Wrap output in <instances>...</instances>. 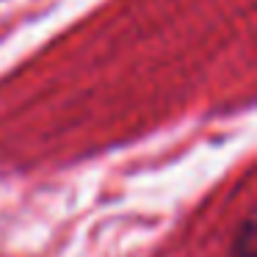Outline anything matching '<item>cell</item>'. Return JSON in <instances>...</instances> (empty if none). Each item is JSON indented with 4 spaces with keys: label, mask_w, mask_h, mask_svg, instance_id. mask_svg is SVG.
Listing matches in <instances>:
<instances>
[{
    "label": "cell",
    "mask_w": 257,
    "mask_h": 257,
    "mask_svg": "<svg viewBox=\"0 0 257 257\" xmlns=\"http://www.w3.org/2000/svg\"><path fill=\"white\" fill-rule=\"evenodd\" d=\"M232 257H257L254 254V221H251V218H246L240 232L235 235Z\"/></svg>",
    "instance_id": "obj_1"
}]
</instances>
